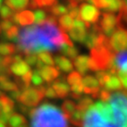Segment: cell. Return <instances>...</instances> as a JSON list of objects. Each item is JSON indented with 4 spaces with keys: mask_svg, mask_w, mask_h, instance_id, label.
<instances>
[{
    "mask_svg": "<svg viewBox=\"0 0 127 127\" xmlns=\"http://www.w3.org/2000/svg\"><path fill=\"white\" fill-rule=\"evenodd\" d=\"M19 34V27L17 26L13 25L12 27L9 28L7 31H5V36L8 40H10V41H14L17 39Z\"/></svg>",
    "mask_w": 127,
    "mask_h": 127,
    "instance_id": "cell-33",
    "label": "cell"
},
{
    "mask_svg": "<svg viewBox=\"0 0 127 127\" xmlns=\"http://www.w3.org/2000/svg\"><path fill=\"white\" fill-rule=\"evenodd\" d=\"M73 20L69 14H65V15H62L60 16L59 19V29L62 30V31H69L72 27H73Z\"/></svg>",
    "mask_w": 127,
    "mask_h": 127,
    "instance_id": "cell-22",
    "label": "cell"
},
{
    "mask_svg": "<svg viewBox=\"0 0 127 127\" xmlns=\"http://www.w3.org/2000/svg\"><path fill=\"white\" fill-rule=\"evenodd\" d=\"M92 99H91V97H89V96H85V97H83V98H80L79 99V103L76 104V107L79 110H81L82 112H86L88 108L91 106V104H92Z\"/></svg>",
    "mask_w": 127,
    "mask_h": 127,
    "instance_id": "cell-30",
    "label": "cell"
},
{
    "mask_svg": "<svg viewBox=\"0 0 127 127\" xmlns=\"http://www.w3.org/2000/svg\"><path fill=\"white\" fill-rule=\"evenodd\" d=\"M53 90L56 92V95L59 98H65L70 93V86L64 78L58 79L53 83L52 85Z\"/></svg>",
    "mask_w": 127,
    "mask_h": 127,
    "instance_id": "cell-15",
    "label": "cell"
},
{
    "mask_svg": "<svg viewBox=\"0 0 127 127\" xmlns=\"http://www.w3.org/2000/svg\"><path fill=\"white\" fill-rule=\"evenodd\" d=\"M3 94H4V92H3V91H2L1 89H0V96H1V95H3Z\"/></svg>",
    "mask_w": 127,
    "mask_h": 127,
    "instance_id": "cell-43",
    "label": "cell"
},
{
    "mask_svg": "<svg viewBox=\"0 0 127 127\" xmlns=\"http://www.w3.org/2000/svg\"><path fill=\"white\" fill-rule=\"evenodd\" d=\"M114 57L115 53L110 50L108 43L96 46L91 50V56L88 60L89 70L98 72L112 68L114 67Z\"/></svg>",
    "mask_w": 127,
    "mask_h": 127,
    "instance_id": "cell-4",
    "label": "cell"
},
{
    "mask_svg": "<svg viewBox=\"0 0 127 127\" xmlns=\"http://www.w3.org/2000/svg\"><path fill=\"white\" fill-rule=\"evenodd\" d=\"M110 96H111V92H110V91H106V90H102V91H100V92H99L98 97L100 98L101 102L106 103V102H108L109 99H110Z\"/></svg>",
    "mask_w": 127,
    "mask_h": 127,
    "instance_id": "cell-39",
    "label": "cell"
},
{
    "mask_svg": "<svg viewBox=\"0 0 127 127\" xmlns=\"http://www.w3.org/2000/svg\"><path fill=\"white\" fill-rule=\"evenodd\" d=\"M125 2H127V0H125Z\"/></svg>",
    "mask_w": 127,
    "mask_h": 127,
    "instance_id": "cell-46",
    "label": "cell"
},
{
    "mask_svg": "<svg viewBox=\"0 0 127 127\" xmlns=\"http://www.w3.org/2000/svg\"><path fill=\"white\" fill-rule=\"evenodd\" d=\"M31 83L35 87H39V88L43 86V79L41 78V74H40L38 70H35V71L32 72Z\"/></svg>",
    "mask_w": 127,
    "mask_h": 127,
    "instance_id": "cell-34",
    "label": "cell"
},
{
    "mask_svg": "<svg viewBox=\"0 0 127 127\" xmlns=\"http://www.w3.org/2000/svg\"><path fill=\"white\" fill-rule=\"evenodd\" d=\"M36 4L37 8H45L48 9L51 6L58 3V0H33Z\"/></svg>",
    "mask_w": 127,
    "mask_h": 127,
    "instance_id": "cell-35",
    "label": "cell"
},
{
    "mask_svg": "<svg viewBox=\"0 0 127 127\" xmlns=\"http://www.w3.org/2000/svg\"><path fill=\"white\" fill-rule=\"evenodd\" d=\"M84 114H85L84 112H82L81 110H79L76 107L75 111L72 114V116L69 118V120H70V122L73 123V125H75V126H81Z\"/></svg>",
    "mask_w": 127,
    "mask_h": 127,
    "instance_id": "cell-28",
    "label": "cell"
},
{
    "mask_svg": "<svg viewBox=\"0 0 127 127\" xmlns=\"http://www.w3.org/2000/svg\"><path fill=\"white\" fill-rule=\"evenodd\" d=\"M47 11H49L52 16L55 17H59V16H62L68 12V9L66 6H64L62 4H59V3H56L53 6H51L50 8L46 9Z\"/></svg>",
    "mask_w": 127,
    "mask_h": 127,
    "instance_id": "cell-23",
    "label": "cell"
},
{
    "mask_svg": "<svg viewBox=\"0 0 127 127\" xmlns=\"http://www.w3.org/2000/svg\"><path fill=\"white\" fill-rule=\"evenodd\" d=\"M88 60L89 57L86 55H81L77 56L75 59H73V66L77 69L78 73L80 74H85L89 71V66H88Z\"/></svg>",
    "mask_w": 127,
    "mask_h": 127,
    "instance_id": "cell-18",
    "label": "cell"
},
{
    "mask_svg": "<svg viewBox=\"0 0 127 127\" xmlns=\"http://www.w3.org/2000/svg\"><path fill=\"white\" fill-rule=\"evenodd\" d=\"M83 92L87 95H91L93 98H97L100 92V85L93 75H86L82 79Z\"/></svg>",
    "mask_w": 127,
    "mask_h": 127,
    "instance_id": "cell-10",
    "label": "cell"
},
{
    "mask_svg": "<svg viewBox=\"0 0 127 127\" xmlns=\"http://www.w3.org/2000/svg\"><path fill=\"white\" fill-rule=\"evenodd\" d=\"M67 83H68V85L70 87L75 86V85H78V84H81L82 83L81 74L78 73V72H75V71L72 72V73L67 76Z\"/></svg>",
    "mask_w": 127,
    "mask_h": 127,
    "instance_id": "cell-29",
    "label": "cell"
},
{
    "mask_svg": "<svg viewBox=\"0 0 127 127\" xmlns=\"http://www.w3.org/2000/svg\"><path fill=\"white\" fill-rule=\"evenodd\" d=\"M13 23L18 24L22 27H27L34 23V13L31 10H22L18 13H15L12 19Z\"/></svg>",
    "mask_w": 127,
    "mask_h": 127,
    "instance_id": "cell-14",
    "label": "cell"
},
{
    "mask_svg": "<svg viewBox=\"0 0 127 127\" xmlns=\"http://www.w3.org/2000/svg\"><path fill=\"white\" fill-rule=\"evenodd\" d=\"M1 31H2V30H1V27H0V34H1Z\"/></svg>",
    "mask_w": 127,
    "mask_h": 127,
    "instance_id": "cell-44",
    "label": "cell"
},
{
    "mask_svg": "<svg viewBox=\"0 0 127 127\" xmlns=\"http://www.w3.org/2000/svg\"><path fill=\"white\" fill-rule=\"evenodd\" d=\"M9 127H21L27 124V120L23 115L19 113H13L8 120Z\"/></svg>",
    "mask_w": 127,
    "mask_h": 127,
    "instance_id": "cell-21",
    "label": "cell"
},
{
    "mask_svg": "<svg viewBox=\"0 0 127 127\" xmlns=\"http://www.w3.org/2000/svg\"><path fill=\"white\" fill-rule=\"evenodd\" d=\"M1 1H2V0H0V5H1Z\"/></svg>",
    "mask_w": 127,
    "mask_h": 127,
    "instance_id": "cell-45",
    "label": "cell"
},
{
    "mask_svg": "<svg viewBox=\"0 0 127 127\" xmlns=\"http://www.w3.org/2000/svg\"><path fill=\"white\" fill-rule=\"evenodd\" d=\"M61 109H62L61 111L64 114V116L66 117V119H69L72 116V114L75 111L76 104L72 100H66L61 104Z\"/></svg>",
    "mask_w": 127,
    "mask_h": 127,
    "instance_id": "cell-24",
    "label": "cell"
},
{
    "mask_svg": "<svg viewBox=\"0 0 127 127\" xmlns=\"http://www.w3.org/2000/svg\"><path fill=\"white\" fill-rule=\"evenodd\" d=\"M78 10H79V17L81 19V21L84 22L88 29H90L91 27V24L95 25L99 21L101 12L95 6H92L90 3L83 2L80 4Z\"/></svg>",
    "mask_w": 127,
    "mask_h": 127,
    "instance_id": "cell-7",
    "label": "cell"
},
{
    "mask_svg": "<svg viewBox=\"0 0 127 127\" xmlns=\"http://www.w3.org/2000/svg\"><path fill=\"white\" fill-rule=\"evenodd\" d=\"M70 37L73 41L83 43L87 37V27L81 20H74L73 27L69 30Z\"/></svg>",
    "mask_w": 127,
    "mask_h": 127,
    "instance_id": "cell-12",
    "label": "cell"
},
{
    "mask_svg": "<svg viewBox=\"0 0 127 127\" xmlns=\"http://www.w3.org/2000/svg\"><path fill=\"white\" fill-rule=\"evenodd\" d=\"M101 87L108 91H118L122 89V83L117 74H113L109 73L108 71H105V75Z\"/></svg>",
    "mask_w": 127,
    "mask_h": 127,
    "instance_id": "cell-13",
    "label": "cell"
},
{
    "mask_svg": "<svg viewBox=\"0 0 127 127\" xmlns=\"http://www.w3.org/2000/svg\"><path fill=\"white\" fill-rule=\"evenodd\" d=\"M9 70V73H12L15 77H21L28 71H30V66L22 59L21 56H15L12 57Z\"/></svg>",
    "mask_w": 127,
    "mask_h": 127,
    "instance_id": "cell-9",
    "label": "cell"
},
{
    "mask_svg": "<svg viewBox=\"0 0 127 127\" xmlns=\"http://www.w3.org/2000/svg\"><path fill=\"white\" fill-rule=\"evenodd\" d=\"M0 127H8L4 123H2V122H0Z\"/></svg>",
    "mask_w": 127,
    "mask_h": 127,
    "instance_id": "cell-42",
    "label": "cell"
},
{
    "mask_svg": "<svg viewBox=\"0 0 127 127\" xmlns=\"http://www.w3.org/2000/svg\"><path fill=\"white\" fill-rule=\"evenodd\" d=\"M30 0H5V5L16 12H20L27 8Z\"/></svg>",
    "mask_w": 127,
    "mask_h": 127,
    "instance_id": "cell-19",
    "label": "cell"
},
{
    "mask_svg": "<svg viewBox=\"0 0 127 127\" xmlns=\"http://www.w3.org/2000/svg\"><path fill=\"white\" fill-rule=\"evenodd\" d=\"M25 56H26L25 61L29 66H36L38 62V57L36 56V54H26Z\"/></svg>",
    "mask_w": 127,
    "mask_h": 127,
    "instance_id": "cell-36",
    "label": "cell"
},
{
    "mask_svg": "<svg viewBox=\"0 0 127 127\" xmlns=\"http://www.w3.org/2000/svg\"><path fill=\"white\" fill-rule=\"evenodd\" d=\"M108 46L113 53L124 51L127 48V29L118 26L113 34L108 38Z\"/></svg>",
    "mask_w": 127,
    "mask_h": 127,
    "instance_id": "cell-6",
    "label": "cell"
},
{
    "mask_svg": "<svg viewBox=\"0 0 127 127\" xmlns=\"http://www.w3.org/2000/svg\"><path fill=\"white\" fill-rule=\"evenodd\" d=\"M59 51L63 54L64 57L70 58V59H72L73 60L78 56V50H77L76 47H74V45L70 46V45H67V44H63V45L59 48Z\"/></svg>",
    "mask_w": 127,
    "mask_h": 127,
    "instance_id": "cell-25",
    "label": "cell"
},
{
    "mask_svg": "<svg viewBox=\"0 0 127 127\" xmlns=\"http://www.w3.org/2000/svg\"><path fill=\"white\" fill-rule=\"evenodd\" d=\"M64 33L57 25L50 23L25 27L17 37L18 49L25 55L59 50L65 44Z\"/></svg>",
    "mask_w": 127,
    "mask_h": 127,
    "instance_id": "cell-1",
    "label": "cell"
},
{
    "mask_svg": "<svg viewBox=\"0 0 127 127\" xmlns=\"http://www.w3.org/2000/svg\"><path fill=\"white\" fill-rule=\"evenodd\" d=\"M36 68L39 71L43 81L47 82V83L54 82L59 76V71L58 69L55 68L54 66H46L41 63L39 59L36 64Z\"/></svg>",
    "mask_w": 127,
    "mask_h": 127,
    "instance_id": "cell-11",
    "label": "cell"
},
{
    "mask_svg": "<svg viewBox=\"0 0 127 127\" xmlns=\"http://www.w3.org/2000/svg\"><path fill=\"white\" fill-rule=\"evenodd\" d=\"M0 89L3 91H13L19 90L18 87L13 81H11L8 75L0 74Z\"/></svg>",
    "mask_w": 127,
    "mask_h": 127,
    "instance_id": "cell-20",
    "label": "cell"
},
{
    "mask_svg": "<svg viewBox=\"0 0 127 127\" xmlns=\"http://www.w3.org/2000/svg\"><path fill=\"white\" fill-rule=\"evenodd\" d=\"M99 28L101 32L105 37H109L113 34L115 29L118 27V18L117 15H115L112 12H104L102 15V19L99 23Z\"/></svg>",
    "mask_w": 127,
    "mask_h": 127,
    "instance_id": "cell-8",
    "label": "cell"
},
{
    "mask_svg": "<svg viewBox=\"0 0 127 127\" xmlns=\"http://www.w3.org/2000/svg\"><path fill=\"white\" fill-rule=\"evenodd\" d=\"M43 93H44V96L48 97V98H51V99H55V98H58L57 95H56V92L53 90L52 86H47L44 87L43 86Z\"/></svg>",
    "mask_w": 127,
    "mask_h": 127,
    "instance_id": "cell-38",
    "label": "cell"
},
{
    "mask_svg": "<svg viewBox=\"0 0 127 127\" xmlns=\"http://www.w3.org/2000/svg\"><path fill=\"white\" fill-rule=\"evenodd\" d=\"M55 64L57 65L58 70H60L61 72L63 73H69V72H72L73 69V65L72 63V61L64 57V56H57L54 59Z\"/></svg>",
    "mask_w": 127,
    "mask_h": 127,
    "instance_id": "cell-17",
    "label": "cell"
},
{
    "mask_svg": "<svg viewBox=\"0 0 127 127\" xmlns=\"http://www.w3.org/2000/svg\"><path fill=\"white\" fill-rule=\"evenodd\" d=\"M38 59L41 61L42 64H44L46 66H53L55 65V61H54V58L52 57L50 52L48 51H43V52H41L38 54Z\"/></svg>",
    "mask_w": 127,
    "mask_h": 127,
    "instance_id": "cell-27",
    "label": "cell"
},
{
    "mask_svg": "<svg viewBox=\"0 0 127 127\" xmlns=\"http://www.w3.org/2000/svg\"><path fill=\"white\" fill-rule=\"evenodd\" d=\"M117 74H118V77L121 80L122 86H123V88H124V91H123V93L125 96H127V73H117Z\"/></svg>",
    "mask_w": 127,
    "mask_h": 127,
    "instance_id": "cell-37",
    "label": "cell"
},
{
    "mask_svg": "<svg viewBox=\"0 0 127 127\" xmlns=\"http://www.w3.org/2000/svg\"><path fill=\"white\" fill-rule=\"evenodd\" d=\"M16 52V46L10 42H0V56H11Z\"/></svg>",
    "mask_w": 127,
    "mask_h": 127,
    "instance_id": "cell-26",
    "label": "cell"
},
{
    "mask_svg": "<svg viewBox=\"0 0 127 127\" xmlns=\"http://www.w3.org/2000/svg\"><path fill=\"white\" fill-rule=\"evenodd\" d=\"M47 16L48 15L46 13V10L37 9L35 10V14H34V23L37 24V26L42 25L43 23H45Z\"/></svg>",
    "mask_w": 127,
    "mask_h": 127,
    "instance_id": "cell-31",
    "label": "cell"
},
{
    "mask_svg": "<svg viewBox=\"0 0 127 127\" xmlns=\"http://www.w3.org/2000/svg\"><path fill=\"white\" fill-rule=\"evenodd\" d=\"M91 1V3H93V5H95L96 8L99 9H106V4H105V0H88Z\"/></svg>",
    "mask_w": 127,
    "mask_h": 127,
    "instance_id": "cell-41",
    "label": "cell"
},
{
    "mask_svg": "<svg viewBox=\"0 0 127 127\" xmlns=\"http://www.w3.org/2000/svg\"><path fill=\"white\" fill-rule=\"evenodd\" d=\"M13 16V11L9 9V7H7L6 5H4L1 8V9H0V19L2 21H5V20H11L12 21Z\"/></svg>",
    "mask_w": 127,
    "mask_h": 127,
    "instance_id": "cell-32",
    "label": "cell"
},
{
    "mask_svg": "<svg viewBox=\"0 0 127 127\" xmlns=\"http://www.w3.org/2000/svg\"><path fill=\"white\" fill-rule=\"evenodd\" d=\"M114 66L118 73H127V51H121L115 55Z\"/></svg>",
    "mask_w": 127,
    "mask_h": 127,
    "instance_id": "cell-16",
    "label": "cell"
},
{
    "mask_svg": "<svg viewBox=\"0 0 127 127\" xmlns=\"http://www.w3.org/2000/svg\"><path fill=\"white\" fill-rule=\"evenodd\" d=\"M12 26H13V21H11V20H5V21H1V23H0L1 30H3L4 32L7 31Z\"/></svg>",
    "mask_w": 127,
    "mask_h": 127,
    "instance_id": "cell-40",
    "label": "cell"
},
{
    "mask_svg": "<svg viewBox=\"0 0 127 127\" xmlns=\"http://www.w3.org/2000/svg\"><path fill=\"white\" fill-rule=\"evenodd\" d=\"M43 97V86L40 88H27L21 91L17 101L25 106L33 107L40 104Z\"/></svg>",
    "mask_w": 127,
    "mask_h": 127,
    "instance_id": "cell-5",
    "label": "cell"
},
{
    "mask_svg": "<svg viewBox=\"0 0 127 127\" xmlns=\"http://www.w3.org/2000/svg\"><path fill=\"white\" fill-rule=\"evenodd\" d=\"M30 127H68L67 119L62 111L53 104L44 103L38 108L31 109Z\"/></svg>",
    "mask_w": 127,
    "mask_h": 127,
    "instance_id": "cell-3",
    "label": "cell"
},
{
    "mask_svg": "<svg viewBox=\"0 0 127 127\" xmlns=\"http://www.w3.org/2000/svg\"><path fill=\"white\" fill-rule=\"evenodd\" d=\"M83 127H127V115L109 102H96L88 108Z\"/></svg>",
    "mask_w": 127,
    "mask_h": 127,
    "instance_id": "cell-2",
    "label": "cell"
}]
</instances>
